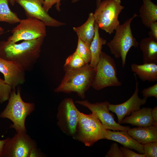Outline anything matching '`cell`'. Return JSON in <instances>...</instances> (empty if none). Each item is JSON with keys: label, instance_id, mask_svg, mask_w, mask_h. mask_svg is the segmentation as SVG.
Here are the masks:
<instances>
[{"label": "cell", "instance_id": "obj_1", "mask_svg": "<svg viewBox=\"0 0 157 157\" xmlns=\"http://www.w3.org/2000/svg\"><path fill=\"white\" fill-rule=\"evenodd\" d=\"M45 38L24 40L17 44L11 41H0V57L18 64L25 71H30L39 58Z\"/></svg>", "mask_w": 157, "mask_h": 157}, {"label": "cell", "instance_id": "obj_2", "mask_svg": "<svg viewBox=\"0 0 157 157\" xmlns=\"http://www.w3.org/2000/svg\"><path fill=\"white\" fill-rule=\"evenodd\" d=\"M64 76L58 86L54 90L55 92L76 93L84 99L85 93L91 86L95 73V68L86 64L82 67L73 69L64 67Z\"/></svg>", "mask_w": 157, "mask_h": 157}, {"label": "cell", "instance_id": "obj_3", "mask_svg": "<svg viewBox=\"0 0 157 157\" xmlns=\"http://www.w3.org/2000/svg\"><path fill=\"white\" fill-rule=\"evenodd\" d=\"M8 101L6 107L0 114V117L10 120L13 124L10 127L14 129L17 133H26V119L35 110V104L23 101L19 88L17 92L16 89L12 90Z\"/></svg>", "mask_w": 157, "mask_h": 157}, {"label": "cell", "instance_id": "obj_4", "mask_svg": "<svg viewBox=\"0 0 157 157\" xmlns=\"http://www.w3.org/2000/svg\"><path fill=\"white\" fill-rule=\"evenodd\" d=\"M107 129L96 115L80 111L74 134L72 137L87 147L92 146L99 140L105 139Z\"/></svg>", "mask_w": 157, "mask_h": 157}, {"label": "cell", "instance_id": "obj_5", "mask_svg": "<svg viewBox=\"0 0 157 157\" xmlns=\"http://www.w3.org/2000/svg\"><path fill=\"white\" fill-rule=\"evenodd\" d=\"M135 13L132 17L126 20L124 23L119 24L115 29V33L113 39L107 43L111 53L115 58H121L122 66L124 67L127 54L132 47L137 48L139 43L134 37L131 25L133 19L138 16Z\"/></svg>", "mask_w": 157, "mask_h": 157}, {"label": "cell", "instance_id": "obj_6", "mask_svg": "<svg viewBox=\"0 0 157 157\" xmlns=\"http://www.w3.org/2000/svg\"><path fill=\"white\" fill-rule=\"evenodd\" d=\"M121 0H103L97 8L94 16L99 28L110 34L120 24L119 14L124 8Z\"/></svg>", "mask_w": 157, "mask_h": 157}, {"label": "cell", "instance_id": "obj_7", "mask_svg": "<svg viewBox=\"0 0 157 157\" xmlns=\"http://www.w3.org/2000/svg\"><path fill=\"white\" fill-rule=\"evenodd\" d=\"M36 142L26 133L18 132L4 144L1 157H42Z\"/></svg>", "mask_w": 157, "mask_h": 157}, {"label": "cell", "instance_id": "obj_8", "mask_svg": "<svg viewBox=\"0 0 157 157\" xmlns=\"http://www.w3.org/2000/svg\"><path fill=\"white\" fill-rule=\"evenodd\" d=\"M95 69V75L91 86L94 89L99 90L107 87L122 85L117 77L115 61L106 53L101 52Z\"/></svg>", "mask_w": 157, "mask_h": 157}, {"label": "cell", "instance_id": "obj_9", "mask_svg": "<svg viewBox=\"0 0 157 157\" xmlns=\"http://www.w3.org/2000/svg\"><path fill=\"white\" fill-rule=\"evenodd\" d=\"M19 23L11 30L12 34L7 40L16 43L22 40L45 38L47 35L46 25L38 19L27 17L21 19Z\"/></svg>", "mask_w": 157, "mask_h": 157}, {"label": "cell", "instance_id": "obj_10", "mask_svg": "<svg viewBox=\"0 0 157 157\" xmlns=\"http://www.w3.org/2000/svg\"><path fill=\"white\" fill-rule=\"evenodd\" d=\"M79 112L72 98L64 99L59 105L56 115L57 125L67 135L72 137L74 135Z\"/></svg>", "mask_w": 157, "mask_h": 157}, {"label": "cell", "instance_id": "obj_11", "mask_svg": "<svg viewBox=\"0 0 157 157\" xmlns=\"http://www.w3.org/2000/svg\"><path fill=\"white\" fill-rule=\"evenodd\" d=\"M75 103L88 108L94 113L107 129L127 131L130 128L129 126H122L115 122L114 115L110 112V103L108 101L92 103L85 99L77 101Z\"/></svg>", "mask_w": 157, "mask_h": 157}, {"label": "cell", "instance_id": "obj_12", "mask_svg": "<svg viewBox=\"0 0 157 157\" xmlns=\"http://www.w3.org/2000/svg\"><path fill=\"white\" fill-rule=\"evenodd\" d=\"M44 0H15L24 9L27 17L38 19L46 26L59 27L65 24L51 17L43 7Z\"/></svg>", "mask_w": 157, "mask_h": 157}, {"label": "cell", "instance_id": "obj_13", "mask_svg": "<svg viewBox=\"0 0 157 157\" xmlns=\"http://www.w3.org/2000/svg\"><path fill=\"white\" fill-rule=\"evenodd\" d=\"M136 80L135 88L134 92L131 97L126 101L121 104H109L110 110L116 115L118 123L120 124L121 121L126 116L130 115L133 112L140 109L141 106L147 103V98L144 97L140 98L138 96L139 83L134 74Z\"/></svg>", "mask_w": 157, "mask_h": 157}, {"label": "cell", "instance_id": "obj_14", "mask_svg": "<svg viewBox=\"0 0 157 157\" xmlns=\"http://www.w3.org/2000/svg\"><path fill=\"white\" fill-rule=\"evenodd\" d=\"M25 71L16 63L0 57V72L4 76L5 82L12 90L25 81Z\"/></svg>", "mask_w": 157, "mask_h": 157}, {"label": "cell", "instance_id": "obj_15", "mask_svg": "<svg viewBox=\"0 0 157 157\" xmlns=\"http://www.w3.org/2000/svg\"><path fill=\"white\" fill-rule=\"evenodd\" d=\"M105 139L118 142L124 147L133 149L140 154L144 153L143 144L139 143L126 131H112L107 129Z\"/></svg>", "mask_w": 157, "mask_h": 157}, {"label": "cell", "instance_id": "obj_16", "mask_svg": "<svg viewBox=\"0 0 157 157\" xmlns=\"http://www.w3.org/2000/svg\"><path fill=\"white\" fill-rule=\"evenodd\" d=\"M152 109L150 107H143L132 113L129 116L125 117L121 124H128L138 127H147L152 125L151 116Z\"/></svg>", "mask_w": 157, "mask_h": 157}, {"label": "cell", "instance_id": "obj_17", "mask_svg": "<svg viewBox=\"0 0 157 157\" xmlns=\"http://www.w3.org/2000/svg\"><path fill=\"white\" fill-rule=\"evenodd\" d=\"M127 131L141 144L157 142V127L154 126L130 128Z\"/></svg>", "mask_w": 157, "mask_h": 157}, {"label": "cell", "instance_id": "obj_18", "mask_svg": "<svg viewBox=\"0 0 157 157\" xmlns=\"http://www.w3.org/2000/svg\"><path fill=\"white\" fill-rule=\"evenodd\" d=\"M131 71L142 81L155 82L157 81V64L144 63L142 64L133 63Z\"/></svg>", "mask_w": 157, "mask_h": 157}, {"label": "cell", "instance_id": "obj_19", "mask_svg": "<svg viewBox=\"0 0 157 157\" xmlns=\"http://www.w3.org/2000/svg\"><path fill=\"white\" fill-rule=\"evenodd\" d=\"M139 44L143 53V63L157 64V40L149 37L142 39Z\"/></svg>", "mask_w": 157, "mask_h": 157}, {"label": "cell", "instance_id": "obj_20", "mask_svg": "<svg viewBox=\"0 0 157 157\" xmlns=\"http://www.w3.org/2000/svg\"><path fill=\"white\" fill-rule=\"evenodd\" d=\"M139 10L142 24L149 28L150 24L157 21V5L151 0H142Z\"/></svg>", "mask_w": 157, "mask_h": 157}, {"label": "cell", "instance_id": "obj_21", "mask_svg": "<svg viewBox=\"0 0 157 157\" xmlns=\"http://www.w3.org/2000/svg\"><path fill=\"white\" fill-rule=\"evenodd\" d=\"M95 19L94 14L90 13L87 20L81 26L73 27L74 31L76 33L78 38L83 41L90 44L94 35Z\"/></svg>", "mask_w": 157, "mask_h": 157}, {"label": "cell", "instance_id": "obj_22", "mask_svg": "<svg viewBox=\"0 0 157 157\" xmlns=\"http://www.w3.org/2000/svg\"><path fill=\"white\" fill-rule=\"evenodd\" d=\"M99 28L98 25L95 22L94 36L90 47L91 58L89 65L93 68L96 67L102 52V46L106 44L107 42L106 40L100 37Z\"/></svg>", "mask_w": 157, "mask_h": 157}, {"label": "cell", "instance_id": "obj_23", "mask_svg": "<svg viewBox=\"0 0 157 157\" xmlns=\"http://www.w3.org/2000/svg\"><path fill=\"white\" fill-rule=\"evenodd\" d=\"M9 0H0V22L12 24L19 23L21 20L17 14L10 9Z\"/></svg>", "mask_w": 157, "mask_h": 157}, {"label": "cell", "instance_id": "obj_24", "mask_svg": "<svg viewBox=\"0 0 157 157\" xmlns=\"http://www.w3.org/2000/svg\"><path fill=\"white\" fill-rule=\"evenodd\" d=\"M90 45L78 38L77 47L75 51L83 59L86 64H89L91 60Z\"/></svg>", "mask_w": 157, "mask_h": 157}, {"label": "cell", "instance_id": "obj_25", "mask_svg": "<svg viewBox=\"0 0 157 157\" xmlns=\"http://www.w3.org/2000/svg\"><path fill=\"white\" fill-rule=\"evenodd\" d=\"M86 64L83 59L75 51L66 59L64 67L77 69L82 67Z\"/></svg>", "mask_w": 157, "mask_h": 157}, {"label": "cell", "instance_id": "obj_26", "mask_svg": "<svg viewBox=\"0 0 157 157\" xmlns=\"http://www.w3.org/2000/svg\"><path fill=\"white\" fill-rule=\"evenodd\" d=\"M12 90L11 86L0 78V104L8 100Z\"/></svg>", "mask_w": 157, "mask_h": 157}, {"label": "cell", "instance_id": "obj_27", "mask_svg": "<svg viewBox=\"0 0 157 157\" xmlns=\"http://www.w3.org/2000/svg\"><path fill=\"white\" fill-rule=\"evenodd\" d=\"M143 146L144 157H157V142L144 144Z\"/></svg>", "mask_w": 157, "mask_h": 157}, {"label": "cell", "instance_id": "obj_28", "mask_svg": "<svg viewBox=\"0 0 157 157\" xmlns=\"http://www.w3.org/2000/svg\"><path fill=\"white\" fill-rule=\"evenodd\" d=\"M105 157H124L120 147L115 142L111 144L110 149L106 154Z\"/></svg>", "mask_w": 157, "mask_h": 157}, {"label": "cell", "instance_id": "obj_29", "mask_svg": "<svg viewBox=\"0 0 157 157\" xmlns=\"http://www.w3.org/2000/svg\"><path fill=\"white\" fill-rule=\"evenodd\" d=\"M61 1V0H44L43 7L45 11L48 13L49 10L52 8V7L54 5H55L56 10L59 12H60Z\"/></svg>", "mask_w": 157, "mask_h": 157}, {"label": "cell", "instance_id": "obj_30", "mask_svg": "<svg viewBox=\"0 0 157 157\" xmlns=\"http://www.w3.org/2000/svg\"><path fill=\"white\" fill-rule=\"evenodd\" d=\"M144 97H154L157 99V83L147 88H144L141 92Z\"/></svg>", "mask_w": 157, "mask_h": 157}, {"label": "cell", "instance_id": "obj_31", "mask_svg": "<svg viewBox=\"0 0 157 157\" xmlns=\"http://www.w3.org/2000/svg\"><path fill=\"white\" fill-rule=\"evenodd\" d=\"M124 157H144L143 154H138L125 147H120Z\"/></svg>", "mask_w": 157, "mask_h": 157}, {"label": "cell", "instance_id": "obj_32", "mask_svg": "<svg viewBox=\"0 0 157 157\" xmlns=\"http://www.w3.org/2000/svg\"><path fill=\"white\" fill-rule=\"evenodd\" d=\"M149 28L150 31L148 33L149 37L157 40V22H156L150 24Z\"/></svg>", "mask_w": 157, "mask_h": 157}, {"label": "cell", "instance_id": "obj_33", "mask_svg": "<svg viewBox=\"0 0 157 157\" xmlns=\"http://www.w3.org/2000/svg\"><path fill=\"white\" fill-rule=\"evenodd\" d=\"M151 116L153 123L152 125L157 127V106H156L152 109Z\"/></svg>", "mask_w": 157, "mask_h": 157}, {"label": "cell", "instance_id": "obj_34", "mask_svg": "<svg viewBox=\"0 0 157 157\" xmlns=\"http://www.w3.org/2000/svg\"><path fill=\"white\" fill-rule=\"evenodd\" d=\"M9 137L2 140H0V157H1L3 146L8 139Z\"/></svg>", "mask_w": 157, "mask_h": 157}, {"label": "cell", "instance_id": "obj_35", "mask_svg": "<svg viewBox=\"0 0 157 157\" xmlns=\"http://www.w3.org/2000/svg\"><path fill=\"white\" fill-rule=\"evenodd\" d=\"M80 0H72L71 2L72 3H75L77 2ZM101 1L102 0H96L97 8L98 6Z\"/></svg>", "mask_w": 157, "mask_h": 157}, {"label": "cell", "instance_id": "obj_36", "mask_svg": "<svg viewBox=\"0 0 157 157\" xmlns=\"http://www.w3.org/2000/svg\"><path fill=\"white\" fill-rule=\"evenodd\" d=\"M9 2L13 6H14L15 3V0H9Z\"/></svg>", "mask_w": 157, "mask_h": 157}, {"label": "cell", "instance_id": "obj_37", "mask_svg": "<svg viewBox=\"0 0 157 157\" xmlns=\"http://www.w3.org/2000/svg\"><path fill=\"white\" fill-rule=\"evenodd\" d=\"M4 29L0 26V32H4Z\"/></svg>", "mask_w": 157, "mask_h": 157}, {"label": "cell", "instance_id": "obj_38", "mask_svg": "<svg viewBox=\"0 0 157 157\" xmlns=\"http://www.w3.org/2000/svg\"><path fill=\"white\" fill-rule=\"evenodd\" d=\"M4 32H0V37L4 33Z\"/></svg>", "mask_w": 157, "mask_h": 157}]
</instances>
